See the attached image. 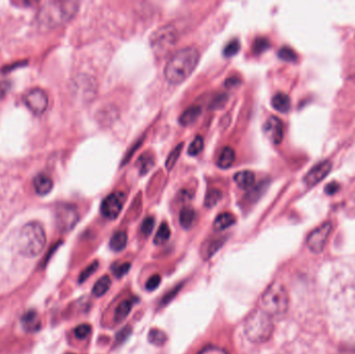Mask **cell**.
Returning <instances> with one entry per match:
<instances>
[{"mask_svg": "<svg viewBox=\"0 0 355 354\" xmlns=\"http://www.w3.org/2000/svg\"><path fill=\"white\" fill-rule=\"evenodd\" d=\"M331 229L332 225L330 221H326V223L313 229L307 238V245L308 250L311 253L317 254L321 253L325 249V245L328 240V237H330L331 233Z\"/></svg>", "mask_w": 355, "mask_h": 354, "instance_id": "cell-8", "label": "cell"}, {"mask_svg": "<svg viewBox=\"0 0 355 354\" xmlns=\"http://www.w3.org/2000/svg\"><path fill=\"white\" fill-rule=\"evenodd\" d=\"M182 149H183V144H180L174 150H172L171 153L168 155V157L166 159V166L168 171L172 170V167L175 166L176 162L178 161V159L181 155Z\"/></svg>", "mask_w": 355, "mask_h": 354, "instance_id": "cell-28", "label": "cell"}, {"mask_svg": "<svg viewBox=\"0 0 355 354\" xmlns=\"http://www.w3.org/2000/svg\"><path fill=\"white\" fill-rule=\"evenodd\" d=\"M21 323L23 325V329L28 332H34L41 329V319L36 311H27L23 314L21 318Z\"/></svg>", "mask_w": 355, "mask_h": 354, "instance_id": "cell-14", "label": "cell"}, {"mask_svg": "<svg viewBox=\"0 0 355 354\" xmlns=\"http://www.w3.org/2000/svg\"><path fill=\"white\" fill-rule=\"evenodd\" d=\"M91 332H92V326L90 324L78 325L74 330L75 337L79 340L86 339L91 334Z\"/></svg>", "mask_w": 355, "mask_h": 354, "instance_id": "cell-31", "label": "cell"}, {"mask_svg": "<svg viewBox=\"0 0 355 354\" xmlns=\"http://www.w3.org/2000/svg\"><path fill=\"white\" fill-rule=\"evenodd\" d=\"M224 242V239H216V240H210L209 242L205 243L202 246V256L205 260H209L214 255V253L217 252L222 246Z\"/></svg>", "mask_w": 355, "mask_h": 354, "instance_id": "cell-21", "label": "cell"}, {"mask_svg": "<svg viewBox=\"0 0 355 354\" xmlns=\"http://www.w3.org/2000/svg\"><path fill=\"white\" fill-rule=\"evenodd\" d=\"M235 158L236 154L232 148L230 147L223 148L217 159V166L220 167V169H228V167H230L234 163V161H235Z\"/></svg>", "mask_w": 355, "mask_h": 354, "instance_id": "cell-20", "label": "cell"}, {"mask_svg": "<svg viewBox=\"0 0 355 354\" xmlns=\"http://www.w3.org/2000/svg\"><path fill=\"white\" fill-rule=\"evenodd\" d=\"M154 226H155L154 218L153 217H146L143 220V223L142 225V233L144 236H149L153 231Z\"/></svg>", "mask_w": 355, "mask_h": 354, "instance_id": "cell-36", "label": "cell"}, {"mask_svg": "<svg viewBox=\"0 0 355 354\" xmlns=\"http://www.w3.org/2000/svg\"><path fill=\"white\" fill-rule=\"evenodd\" d=\"M234 181L241 189H250L255 185L256 175L252 171H241L234 176Z\"/></svg>", "mask_w": 355, "mask_h": 354, "instance_id": "cell-15", "label": "cell"}, {"mask_svg": "<svg viewBox=\"0 0 355 354\" xmlns=\"http://www.w3.org/2000/svg\"><path fill=\"white\" fill-rule=\"evenodd\" d=\"M271 104L275 110L280 112H288L291 107L290 97L284 93H278L273 96L271 100Z\"/></svg>", "mask_w": 355, "mask_h": 354, "instance_id": "cell-17", "label": "cell"}, {"mask_svg": "<svg viewBox=\"0 0 355 354\" xmlns=\"http://www.w3.org/2000/svg\"><path fill=\"white\" fill-rule=\"evenodd\" d=\"M45 245L46 233L42 225L33 221L26 224L21 228L17 239V247L25 258H37L44 251Z\"/></svg>", "mask_w": 355, "mask_h": 354, "instance_id": "cell-2", "label": "cell"}, {"mask_svg": "<svg viewBox=\"0 0 355 354\" xmlns=\"http://www.w3.org/2000/svg\"><path fill=\"white\" fill-rule=\"evenodd\" d=\"M148 340L152 345H155V346H163L167 342V335L166 332L160 329H153L148 334Z\"/></svg>", "mask_w": 355, "mask_h": 354, "instance_id": "cell-25", "label": "cell"}, {"mask_svg": "<svg viewBox=\"0 0 355 354\" xmlns=\"http://www.w3.org/2000/svg\"><path fill=\"white\" fill-rule=\"evenodd\" d=\"M290 299L285 288L274 282L266 289L261 297L260 308L271 317H282L288 312Z\"/></svg>", "mask_w": 355, "mask_h": 354, "instance_id": "cell-5", "label": "cell"}, {"mask_svg": "<svg viewBox=\"0 0 355 354\" xmlns=\"http://www.w3.org/2000/svg\"><path fill=\"white\" fill-rule=\"evenodd\" d=\"M138 169L141 171V174H146L148 173L153 166V160L152 157L148 156V155H142L140 159H138Z\"/></svg>", "mask_w": 355, "mask_h": 354, "instance_id": "cell-30", "label": "cell"}, {"mask_svg": "<svg viewBox=\"0 0 355 354\" xmlns=\"http://www.w3.org/2000/svg\"><path fill=\"white\" fill-rule=\"evenodd\" d=\"M169 238H170V228L166 223H163L159 227L157 233H156V235H155L154 243L156 245H162L166 242H167Z\"/></svg>", "mask_w": 355, "mask_h": 354, "instance_id": "cell-26", "label": "cell"}, {"mask_svg": "<svg viewBox=\"0 0 355 354\" xmlns=\"http://www.w3.org/2000/svg\"><path fill=\"white\" fill-rule=\"evenodd\" d=\"M160 282H161V277L159 276V274H155V276L151 277L149 278V280L146 281L145 289L148 291H154L159 287Z\"/></svg>", "mask_w": 355, "mask_h": 354, "instance_id": "cell-37", "label": "cell"}, {"mask_svg": "<svg viewBox=\"0 0 355 354\" xmlns=\"http://www.w3.org/2000/svg\"><path fill=\"white\" fill-rule=\"evenodd\" d=\"M204 148V140L202 136H196L191 144H190L189 148H188V154L190 156H196L202 152V150Z\"/></svg>", "mask_w": 355, "mask_h": 354, "instance_id": "cell-29", "label": "cell"}, {"mask_svg": "<svg viewBox=\"0 0 355 354\" xmlns=\"http://www.w3.org/2000/svg\"><path fill=\"white\" fill-rule=\"evenodd\" d=\"M274 331L272 317L258 308L250 313L244 322V333L247 339L256 344H262L269 341Z\"/></svg>", "mask_w": 355, "mask_h": 354, "instance_id": "cell-4", "label": "cell"}, {"mask_svg": "<svg viewBox=\"0 0 355 354\" xmlns=\"http://www.w3.org/2000/svg\"><path fill=\"white\" fill-rule=\"evenodd\" d=\"M133 307V300H124V302L120 303L117 308H116V313H115V320L117 323L123 322L126 318L128 317V315L131 312V309Z\"/></svg>", "mask_w": 355, "mask_h": 354, "instance_id": "cell-22", "label": "cell"}, {"mask_svg": "<svg viewBox=\"0 0 355 354\" xmlns=\"http://www.w3.org/2000/svg\"><path fill=\"white\" fill-rule=\"evenodd\" d=\"M202 114V108L200 106H191L186 109L180 117V124L182 126H189L196 122Z\"/></svg>", "mask_w": 355, "mask_h": 354, "instance_id": "cell-16", "label": "cell"}, {"mask_svg": "<svg viewBox=\"0 0 355 354\" xmlns=\"http://www.w3.org/2000/svg\"><path fill=\"white\" fill-rule=\"evenodd\" d=\"M279 57L285 61H295L297 59V54L290 47H283L279 51Z\"/></svg>", "mask_w": 355, "mask_h": 354, "instance_id": "cell-34", "label": "cell"}, {"mask_svg": "<svg viewBox=\"0 0 355 354\" xmlns=\"http://www.w3.org/2000/svg\"><path fill=\"white\" fill-rule=\"evenodd\" d=\"M127 242H128V236H127L126 232L119 231V232H117L114 236L111 237L109 246L112 251L118 253L126 249Z\"/></svg>", "mask_w": 355, "mask_h": 354, "instance_id": "cell-19", "label": "cell"}, {"mask_svg": "<svg viewBox=\"0 0 355 354\" xmlns=\"http://www.w3.org/2000/svg\"><path fill=\"white\" fill-rule=\"evenodd\" d=\"M266 137L274 145H280L284 139V124L276 117H270L263 127Z\"/></svg>", "mask_w": 355, "mask_h": 354, "instance_id": "cell-12", "label": "cell"}, {"mask_svg": "<svg viewBox=\"0 0 355 354\" xmlns=\"http://www.w3.org/2000/svg\"><path fill=\"white\" fill-rule=\"evenodd\" d=\"M222 197V193L218 189H211L208 191L205 199V206L208 208H213Z\"/></svg>", "mask_w": 355, "mask_h": 354, "instance_id": "cell-27", "label": "cell"}, {"mask_svg": "<svg viewBox=\"0 0 355 354\" xmlns=\"http://www.w3.org/2000/svg\"><path fill=\"white\" fill-rule=\"evenodd\" d=\"M240 48H241L240 42L238 40H233L232 42H230L228 44V45L226 46V48H224L223 54H224V56H227V57H232V56L237 54V53L240 50Z\"/></svg>", "mask_w": 355, "mask_h": 354, "instance_id": "cell-32", "label": "cell"}, {"mask_svg": "<svg viewBox=\"0 0 355 354\" xmlns=\"http://www.w3.org/2000/svg\"><path fill=\"white\" fill-rule=\"evenodd\" d=\"M55 220L59 231L67 233L70 232L77 225L79 220V213L76 207L70 203H59L55 208Z\"/></svg>", "mask_w": 355, "mask_h": 354, "instance_id": "cell-7", "label": "cell"}, {"mask_svg": "<svg viewBox=\"0 0 355 354\" xmlns=\"http://www.w3.org/2000/svg\"><path fill=\"white\" fill-rule=\"evenodd\" d=\"M23 101L26 107L37 116L43 114L47 110L49 103L48 95L41 88H32L24 96Z\"/></svg>", "mask_w": 355, "mask_h": 354, "instance_id": "cell-9", "label": "cell"}, {"mask_svg": "<svg viewBox=\"0 0 355 354\" xmlns=\"http://www.w3.org/2000/svg\"><path fill=\"white\" fill-rule=\"evenodd\" d=\"M98 267H99L98 261H94L91 265H89V266L86 267L81 272V274H80V277H79V282H80V284H82V282H84L90 277H92L93 274L95 272H96V270L98 269Z\"/></svg>", "mask_w": 355, "mask_h": 354, "instance_id": "cell-33", "label": "cell"}, {"mask_svg": "<svg viewBox=\"0 0 355 354\" xmlns=\"http://www.w3.org/2000/svg\"><path fill=\"white\" fill-rule=\"evenodd\" d=\"M241 81L239 80V79L237 77H232L230 79H228V80L226 81V86L228 87H232V86H236L237 84H239Z\"/></svg>", "mask_w": 355, "mask_h": 354, "instance_id": "cell-45", "label": "cell"}, {"mask_svg": "<svg viewBox=\"0 0 355 354\" xmlns=\"http://www.w3.org/2000/svg\"><path fill=\"white\" fill-rule=\"evenodd\" d=\"M195 219H196V213L193 209L183 208L181 210L179 220L182 228H184L186 229L190 228L193 226Z\"/></svg>", "mask_w": 355, "mask_h": 354, "instance_id": "cell-23", "label": "cell"}, {"mask_svg": "<svg viewBox=\"0 0 355 354\" xmlns=\"http://www.w3.org/2000/svg\"><path fill=\"white\" fill-rule=\"evenodd\" d=\"M198 61L200 52L193 47H187L175 53L164 69V76L172 84H180L192 74Z\"/></svg>", "mask_w": 355, "mask_h": 354, "instance_id": "cell-1", "label": "cell"}, {"mask_svg": "<svg viewBox=\"0 0 355 354\" xmlns=\"http://www.w3.org/2000/svg\"><path fill=\"white\" fill-rule=\"evenodd\" d=\"M235 223H236L235 216L231 213H228V212H223V213L219 214L217 217H216L214 221V229L215 231L220 232L232 227Z\"/></svg>", "mask_w": 355, "mask_h": 354, "instance_id": "cell-18", "label": "cell"}, {"mask_svg": "<svg viewBox=\"0 0 355 354\" xmlns=\"http://www.w3.org/2000/svg\"><path fill=\"white\" fill-rule=\"evenodd\" d=\"M125 196L122 192H114L109 194L102 202L101 205V213L104 217L107 219H116L124 206Z\"/></svg>", "mask_w": 355, "mask_h": 354, "instance_id": "cell-10", "label": "cell"}, {"mask_svg": "<svg viewBox=\"0 0 355 354\" xmlns=\"http://www.w3.org/2000/svg\"><path fill=\"white\" fill-rule=\"evenodd\" d=\"M10 88H11V83L10 82H7V81L0 82V99L4 98V97L6 96V94L8 93V91H10Z\"/></svg>", "mask_w": 355, "mask_h": 354, "instance_id": "cell-43", "label": "cell"}, {"mask_svg": "<svg viewBox=\"0 0 355 354\" xmlns=\"http://www.w3.org/2000/svg\"><path fill=\"white\" fill-rule=\"evenodd\" d=\"M33 188L39 196H46L53 188V181L46 174H39L34 177Z\"/></svg>", "mask_w": 355, "mask_h": 354, "instance_id": "cell-13", "label": "cell"}, {"mask_svg": "<svg viewBox=\"0 0 355 354\" xmlns=\"http://www.w3.org/2000/svg\"><path fill=\"white\" fill-rule=\"evenodd\" d=\"M181 289H182V284L179 285V286H176V288H174L170 292H168V293L166 294V296H164L163 299L161 300L160 304L161 305H166V304L169 303L171 302V300L176 297V295L179 293Z\"/></svg>", "mask_w": 355, "mask_h": 354, "instance_id": "cell-38", "label": "cell"}, {"mask_svg": "<svg viewBox=\"0 0 355 354\" xmlns=\"http://www.w3.org/2000/svg\"><path fill=\"white\" fill-rule=\"evenodd\" d=\"M177 32L171 26H166L155 31L151 37L152 49L159 55H164L175 46L177 42Z\"/></svg>", "mask_w": 355, "mask_h": 354, "instance_id": "cell-6", "label": "cell"}, {"mask_svg": "<svg viewBox=\"0 0 355 354\" xmlns=\"http://www.w3.org/2000/svg\"><path fill=\"white\" fill-rule=\"evenodd\" d=\"M130 331H131V329H130V327H125V329H124L123 330H120V331L118 333V335H117V340L120 342V341H123V340L127 339V337L129 335Z\"/></svg>", "mask_w": 355, "mask_h": 354, "instance_id": "cell-44", "label": "cell"}, {"mask_svg": "<svg viewBox=\"0 0 355 354\" xmlns=\"http://www.w3.org/2000/svg\"><path fill=\"white\" fill-rule=\"evenodd\" d=\"M339 189H340V184L336 182L330 183L328 185H326V187H325V191L327 194H334L339 191Z\"/></svg>", "mask_w": 355, "mask_h": 354, "instance_id": "cell-42", "label": "cell"}, {"mask_svg": "<svg viewBox=\"0 0 355 354\" xmlns=\"http://www.w3.org/2000/svg\"><path fill=\"white\" fill-rule=\"evenodd\" d=\"M79 3L76 1H49L41 8L38 16L40 25L53 28L70 21L75 16Z\"/></svg>", "mask_w": 355, "mask_h": 354, "instance_id": "cell-3", "label": "cell"}, {"mask_svg": "<svg viewBox=\"0 0 355 354\" xmlns=\"http://www.w3.org/2000/svg\"><path fill=\"white\" fill-rule=\"evenodd\" d=\"M270 44L269 41L265 38H258L255 43H254V52L256 54H261L262 52L266 51L268 48H269Z\"/></svg>", "mask_w": 355, "mask_h": 354, "instance_id": "cell-35", "label": "cell"}, {"mask_svg": "<svg viewBox=\"0 0 355 354\" xmlns=\"http://www.w3.org/2000/svg\"><path fill=\"white\" fill-rule=\"evenodd\" d=\"M228 98L226 95H218L216 98H214L210 104V107H212L213 109H218L220 107H222V106L226 104Z\"/></svg>", "mask_w": 355, "mask_h": 354, "instance_id": "cell-40", "label": "cell"}, {"mask_svg": "<svg viewBox=\"0 0 355 354\" xmlns=\"http://www.w3.org/2000/svg\"><path fill=\"white\" fill-rule=\"evenodd\" d=\"M130 267H131V264L130 263H123L120 265H118L117 267L114 268V273L117 278H122L129 271Z\"/></svg>", "mask_w": 355, "mask_h": 354, "instance_id": "cell-39", "label": "cell"}, {"mask_svg": "<svg viewBox=\"0 0 355 354\" xmlns=\"http://www.w3.org/2000/svg\"><path fill=\"white\" fill-rule=\"evenodd\" d=\"M332 169V164L330 160H324L317 163L307 173L304 181L308 186H314L325 179Z\"/></svg>", "mask_w": 355, "mask_h": 354, "instance_id": "cell-11", "label": "cell"}, {"mask_svg": "<svg viewBox=\"0 0 355 354\" xmlns=\"http://www.w3.org/2000/svg\"><path fill=\"white\" fill-rule=\"evenodd\" d=\"M111 287V279L108 276H104L97 280L93 288V295L96 297H101L105 295Z\"/></svg>", "mask_w": 355, "mask_h": 354, "instance_id": "cell-24", "label": "cell"}, {"mask_svg": "<svg viewBox=\"0 0 355 354\" xmlns=\"http://www.w3.org/2000/svg\"><path fill=\"white\" fill-rule=\"evenodd\" d=\"M198 354H229L226 350L216 346H208L204 348Z\"/></svg>", "mask_w": 355, "mask_h": 354, "instance_id": "cell-41", "label": "cell"}]
</instances>
